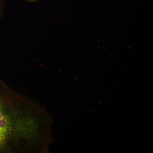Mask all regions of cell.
<instances>
[{
  "mask_svg": "<svg viewBox=\"0 0 153 153\" xmlns=\"http://www.w3.org/2000/svg\"><path fill=\"white\" fill-rule=\"evenodd\" d=\"M5 6V0H0V20L4 16Z\"/></svg>",
  "mask_w": 153,
  "mask_h": 153,
  "instance_id": "cell-1",
  "label": "cell"
},
{
  "mask_svg": "<svg viewBox=\"0 0 153 153\" xmlns=\"http://www.w3.org/2000/svg\"><path fill=\"white\" fill-rule=\"evenodd\" d=\"M25 1L29 3H37L40 0H25Z\"/></svg>",
  "mask_w": 153,
  "mask_h": 153,
  "instance_id": "cell-2",
  "label": "cell"
}]
</instances>
